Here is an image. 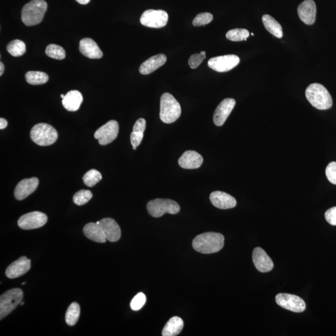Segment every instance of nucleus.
<instances>
[{"instance_id":"obj_1","label":"nucleus","mask_w":336,"mask_h":336,"mask_svg":"<svg viewBox=\"0 0 336 336\" xmlns=\"http://www.w3.org/2000/svg\"><path fill=\"white\" fill-rule=\"evenodd\" d=\"M223 235L215 232H206L198 235L192 241L195 251L203 254L217 253L223 247Z\"/></svg>"},{"instance_id":"obj_2","label":"nucleus","mask_w":336,"mask_h":336,"mask_svg":"<svg viewBox=\"0 0 336 336\" xmlns=\"http://www.w3.org/2000/svg\"><path fill=\"white\" fill-rule=\"evenodd\" d=\"M305 95L311 104L318 110H327L332 105L329 92L320 83L311 84L307 87Z\"/></svg>"},{"instance_id":"obj_3","label":"nucleus","mask_w":336,"mask_h":336,"mask_svg":"<svg viewBox=\"0 0 336 336\" xmlns=\"http://www.w3.org/2000/svg\"><path fill=\"white\" fill-rule=\"evenodd\" d=\"M47 9L44 0H32L22 8L21 20L27 26H35L43 21Z\"/></svg>"},{"instance_id":"obj_4","label":"nucleus","mask_w":336,"mask_h":336,"mask_svg":"<svg viewBox=\"0 0 336 336\" xmlns=\"http://www.w3.org/2000/svg\"><path fill=\"white\" fill-rule=\"evenodd\" d=\"M181 114L180 104L173 95L169 93L162 95L160 101V113L159 117L164 123L175 122Z\"/></svg>"},{"instance_id":"obj_5","label":"nucleus","mask_w":336,"mask_h":336,"mask_svg":"<svg viewBox=\"0 0 336 336\" xmlns=\"http://www.w3.org/2000/svg\"><path fill=\"white\" fill-rule=\"evenodd\" d=\"M31 139L41 147L54 144L58 138V131L51 125L41 123L34 126L30 133Z\"/></svg>"},{"instance_id":"obj_6","label":"nucleus","mask_w":336,"mask_h":336,"mask_svg":"<svg viewBox=\"0 0 336 336\" xmlns=\"http://www.w3.org/2000/svg\"><path fill=\"white\" fill-rule=\"evenodd\" d=\"M23 293L19 288H14L6 291L0 297V319L7 317L21 303Z\"/></svg>"},{"instance_id":"obj_7","label":"nucleus","mask_w":336,"mask_h":336,"mask_svg":"<svg viewBox=\"0 0 336 336\" xmlns=\"http://www.w3.org/2000/svg\"><path fill=\"white\" fill-rule=\"evenodd\" d=\"M147 211L153 217H160L165 214H176L180 206L176 201L166 199H156L148 202Z\"/></svg>"},{"instance_id":"obj_8","label":"nucleus","mask_w":336,"mask_h":336,"mask_svg":"<svg viewBox=\"0 0 336 336\" xmlns=\"http://www.w3.org/2000/svg\"><path fill=\"white\" fill-rule=\"evenodd\" d=\"M168 14L166 11L158 10H148L142 14L140 22L145 26L152 28L164 27L167 23Z\"/></svg>"},{"instance_id":"obj_9","label":"nucleus","mask_w":336,"mask_h":336,"mask_svg":"<svg viewBox=\"0 0 336 336\" xmlns=\"http://www.w3.org/2000/svg\"><path fill=\"white\" fill-rule=\"evenodd\" d=\"M275 300L278 306L295 313H302L306 309L303 299L296 295L287 293H279L276 296Z\"/></svg>"},{"instance_id":"obj_10","label":"nucleus","mask_w":336,"mask_h":336,"mask_svg":"<svg viewBox=\"0 0 336 336\" xmlns=\"http://www.w3.org/2000/svg\"><path fill=\"white\" fill-rule=\"evenodd\" d=\"M119 131V123L116 120H110L95 131L94 137L99 140L100 145H106L117 138Z\"/></svg>"},{"instance_id":"obj_11","label":"nucleus","mask_w":336,"mask_h":336,"mask_svg":"<svg viewBox=\"0 0 336 336\" xmlns=\"http://www.w3.org/2000/svg\"><path fill=\"white\" fill-rule=\"evenodd\" d=\"M240 63V58L235 55H226L213 58L208 61L210 68L218 72L231 71Z\"/></svg>"},{"instance_id":"obj_12","label":"nucleus","mask_w":336,"mask_h":336,"mask_svg":"<svg viewBox=\"0 0 336 336\" xmlns=\"http://www.w3.org/2000/svg\"><path fill=\"white\" fill-rule=\"evenodd\" d=\"M47 222V215L43 212L35 211L22 215L19 218L18 225L22 229L32 230L41 228Z\"/></svg>"},{"instance_id":"obj_13","label":"nucleus","mask_w":336,"mask_h":336,"mask_svg":"<svg viewBox=\"0 0 336 336\" xmlns=\"http://www.w3.org/2000/svg\"><path fill=\"white\" fill-rule=\"evenodd\" d=\"M235 100L233 99H224L220 102V104L218 105L216 110H215L214 117V124L217 127H220L224 124L226 120L231 114L235 105Z\"/></svg>"},{"instance_id":"obj_14","label":"nucleus","mask_w":336,"mask_h":336,"mask_svg":"<svg viewBox=\"0 0 336 336\" xmlns=\"http://www.w3.org/2000/svg\"><path fill=\"white\" fill-rule=\"evenodd\" d=\"M252 259L255 267L260 272L267 273L273 268L272 260L262 248L257 247L254 249L252 254Z\"/></svg>"},{"instance_id":"obj_15","label":"nucleus","mask_w":336,"mask_h":336,"mask_svg":"<svg viewBox=\"0 0 336 336\" xmlns=\"http://www.w3.org/2000/svg\"><path fill=\"white\" fill-rule=\"evenodd\" d=\"M39 180L38 178H32L22 179L17 184L15 189V197L17 200L21 201L32 194L38 188Z\"/></svg>"},{"instance_id":"obj_16","label":"nucleus","mask_w":336,"mask_h":336,"mask_svg":"<svg viewBox=\"0 0 336 336\" xmlns=\"http://www.w3.org/2000/svg\"><path fill=\"white\" fill-rule=\"evenodd\" d=\"M104 232L106 240L111 242H117L121 237V229L116 220L111 218H105L98 221Z\"/></svg>"},{"instance_id":"obj_17","label":"nucleus","mask_w":336,"mask_h":336,"mask_svg":"<svg viewBox=\"0 0 336 336\" xmlns=\"http://www.w3.org/2000/svg\"><path fill=\"white\" fill-rule=\"evenodd\" d=\"M31 260L26 257H21L10 265L6 270V276L10 279L20 277L30 270Z\"/></svg>"},{"instance_id":"obj_18","label":"nucleus","mask_w":336,"mask_h":336,"mask_svg":"<svg viewBox=\"0 0 336 336\" xmlns=\"http://www.w3.org/2000/svg\"><path fill=\"white\" fill-rule=\"evenodd\" d=\"M298 14L301 20L307 25L315 23L316 16V6L313 0H305L298 7Z\"/></svg>"},{"instance_id":"obj_19","label":"nucleus","mask_w":336,"mask_h":336,"mask_svg":"<svg viewBox=\"0 0 336 336\" xmlns=\"http://www.w3.org/2000/svg\"><path fill=\"white\" fill-rule=\"evenodd\" d=\"M210 200L213 205L220 209H232L237 205L233 196L222 191L212 192L210 195Z\"/></svg>"},{"instance_id":"obj_20","label":"nucleus","mask_w":336,"mask_h":336,"mask_svg":"<svg viewBox=\"0 0 336 336\" xmlns=\"http://www.w3.org/2000/svg\"><path fill=\"white\" fill-rule=\"evenodd\" d=\"M203 158L195 151H187L178 160L179 166L184 169L194 170L200 167L203 164Z\"/></svg>"},{"instance_id":"obj_21","label":"nucleus","mask_w":336,"mask_h":336,"mask_svg":"<svg viewBox=\"0 0 336 336\" xmlns=\"http://www.w3.org/2000/svg\"><path fill=\"white\" fill-rule=\"evenodd\" d=\"M79 50L81 53L89 59H100L103 52L95 42L91 38H83L80 41Z\"/></svg>"},{"instance_id":"obj_22","label":"nucleus","mask_w":336,"mask_h":336,"mask_svg":"<svg viewBox=\"0 0 336 336\" xmlns=\"http://www.w3.org/2000/svg\"><path fill=\"white\" fill-rule=\"evenodd\" d=\"M167 60L166 56L160 54L151 57L139 67V71L143 75H148L163 66Z\"/></svg>"},{"instance_id":"obj_23","label":"nucleus","mask_w":336,"mask_h":336,"mask_svg":"<svg viewBox=\"0 0 336 336\" xmlns=\"http://www.w3.org/2000/svg\"><path fill=\"white\" fill-rule=\"evenodd\" d=\"M82 102V95L78 91H71L67 92L62 101L64 107L69 111L78 110Z\"/></svg>"},{"instance_id":"obj_24","label":"nucleus","mask_w":336,"mask_h":336,"mask_svg":"<svg viewBox=\"0 0 336 336\" xmlns=\"http://www.w3.org/2000/svg\"><path fill=\"white\" fill-rule=\"evenodd\" d=\"M84 235L89 239L95 242L105 243L106 239L102 228L99 223L91 222L86 224L83 229Z\"/></svg>"},{"instance_id":"obj_25","label":"nucleus","mask_w":336,"mask_h":336,"mask_svg":"<svg viewBox=\"0 0 336 336\" xmlns=\"http://www.w3.org/2000/svg\"><path fill=\"white\" fill-rule=\"evenodd\" d=\"M184 321L181 318L175 316L170 319L165 325L162 331V336H175L182 331Z\"/></svg>"},{"instance_id":"obj_26","label":"nucleus","mask_w":336,"mask_h":336,"mask_svg":"<svg viewBox=\"0 0 336 336\" xmlns=\"http://www.w3.org/2000/svg\"><path fill=\"white\" fill-rule=\"evenodd\" d=\"M262 21L266 30L271 35L278 38H282L284 36L282 27L278 21H276L273 17L265 15L262 17Z\"/></svg>"},{"instance_id":"obj_27","label":"nucleus","mask_w":336,"mask_h":336,"mask_svg":"<svg viewBox=\"0 0 336 336\" xmlns=\"http://www.w3.org/2000/svg\"><path fill=\"white\" fill-rule=\"evenodd\" d=\"M25 78L28 83L33 86L42 85L49 80L48 75L46 73L39 71L27 72Z\"/></svg>"},{"instance_id":"obj_28","label":"nucleus","mask_w":336,"mask_h":336,"mask_svg":"<svg viewBox=\"0 0 336 336\" xmlns=\"http://www.w3.org/2000/svg\"><path fill=\"white\" fill-rule=\"evenodd\" d=\"M80 308L77 302L70 304L66 314V322L70 326H73L77 323L79 318Z\"/></svg>"},{"instance_id":"obj_29","label":"nucleus","mask_w":336,"mask_h":336,"mask_svg":"<svg viewBox=\"0 0 336 336\" xmlns=\"http://www.w3.org/2000/svg\"><path fill=\"white\" fill-rule=\"evenodd\" d=\"M7 49L11 55L19 57L26 52V47L23 41L15 39L8 44Z\"/></svg>"},{"instance_id":"obj_30","label":"nucleus","mask_w":336,"mask_h":336,"mask_svg":"<svg viewBox=\"0 0 336 336\" xmlns=\"http://www.w3.org/2000/svg\"><path fill=\"white\" fill-rule=\"evenodd\" d=\"M102 176L101 173L96 170L92 169L89 171L83 176V181L87 186L92 187L96 185L102 180Z\"/></svg>"},{"instance_id":"obj_31","label":"nucleus","mask_w":336,"mask_h":336,"mask_svg":"<svg viewBox=\"0 0 336 336\" xmlns=\"http://www.w3.org/2000/svg\"><path fill=\"white\" fill-rule=\"evenodd\" d=\"M250 36V33L245 29H234L229 31L226 38L230 41L239 42L246 41Z\"/></svg>"},{"instance_id":"obj_32","label":"nucleus","mask_w":336,"mask_h":336,"mask_svg":"<svg viewBox=\"0 0 336 336\" xmlns=\"http://www.w3.org/2000/svg\"><path fill=\"white\" fill-rule=\"evenodd\" d=\"M46 54L48 57L55 60H62L66 57L65 50L58 45L51 44L46 47Z\"/></svg>"},{"instance_id":"obj_33","label":"nucleus","mask_w":336,"mask_h":336,"mask_svg":"<svg viewBox=\"0 0 336 336\" xmlns=\"http://www.w3.org/2000/svg\"><path fill=\"white\" fill-rule=\"evenodd\" d=\"M92 193L89 190H80L79 191L75 193L73 197V201L77 206H82L91 200L92 198Z\"/></svg>"},{"instance_id":"obj_34","label":"nucleus","mask_w":336,"mask_h":336,"mask_svg":"<svg viewBox=\"0 0 336 336\" xmlns=\"http://www.w3.org/2000/svg\"><path fill=\"white\" fill-rule=\"evenodd\" d=\"M213 20V15L210 13H202L195 16L192 24L194 26H205Z\"/></svg>"},{"instance_id":"obj_35","label":"nucleus","mask_w":336,"mask_h":336,"mask_svg":"<svg viewBox=\"0 0 336 336\" xmlns=\"http://www.w3.org/2000/svg\"><path fill=\"white\" fill-rule=\"evenodd\" d=\"M146 301H147V297L145 294L139 293L131 300L130 307L133 311L139 310L144 306Z\"/></svg>"},{"instance_id":"obj_36","label":"nucleus","mask_w":336,"mask_h":336,"mask_svg":"<svg viewBox=\"0 0 336 336\" xmlns=\"http://www.w3.org/2000/svg\"><path fill=\"white\" fill-rule=\"evenodd\" d=\"M206 58L205 51H202L200 54H193L189 58L188 61L189 66L192 69L198 68Z\"/></svg>"},{"instance_id":"obj_37","label":"nucleus","mask_w":336,"mask_h":336,"mask_svg":"<svg viewBox=\"0 0 336 336\" xmlns=\"http://www.w3.org/2000/svg\"><path fill=\"white\" fill-rule=\"evenodd\" d=\"M326 175L330 183L336 185V162H331L327 165Z\"/></svg>"},{"instance_id":"obj_38","label":"nucleus","mask_w":336,"mask_h":336,"mask_svg":"<svg viewBox=\"0 0 336 336\" xmlns=\"http://www.w3.org/2000/svg\"><path fill=\"white\" fill-rule=\"evenodd\" d=\"M325 218L330 225L336 226V207L327 210L325 213Z\"/></svg>"},{"instance_id":"obj_39","label":"nucleus","mask_w":336,"mask_h":336,"mask_svg":"<svg viewBox=\"0 0 336 336\" xmlns=\"http://www.w3.org/2000/svg\"><path fill=\"white\" fill-rule=\"evenodd\" d=\"M146 124H147V122H146L144 119H139L134 123L133 128V132L144 134L146 128Z\"/></svg>"},{"instance_id":"obj_40","label":"nucleus","mask_w":336,"mask_h":336,"mask_svg":"<svg viewBox=\"0 0 336 336\" xmlns=\"http://www.w3.org/2000/svg\"><path fill=\"white\" fill-rule=\"evenodd\" d=\"M143 138H144V134L137 133L132 131L130 135L131 145L133 147H138L141 144Z\"/></svg>"},{"instance_id":"obj_41","label":"nucleus","mask_w":336,"mask_h":336,"mask_svg":"<svg viewBox=\"0 0 336 336\" xmlns=\"http://www.w3.org/2000/svg\"><path fill=\"white\" fill-rule=\"evenodd\" d=\"M7 126L8 122L7 120H6L5 119H3V118H1V119H0V129L3 130V129H5L6 127H7Z\"/></svg>"},{"instance_id":"obj_42","label":"nucleus","mask_w":336,"mask_h":336,"mask_svg":"<svg viewBox=\"0 0 336 336\" xmlns=\"http://www.w3.org/2000/svg\"><path fill=\"white\" fill-rule=\"evenodd\" d=\"M76 1L81 5L88 4L91 0H76Z\"/></svg>"},{"instance_id":"obj_43","label":"nucleus","mask_w":336,"mask_h":336,"mask_svg":"<svg viewBox=\"0 0 336 336\" xmlns=\"http://www.w3.org/2000/svg\"><path fill=\"white\" fill-rule=\"evenodd\" d=\"M4 71H5V67L4 64H3V63H2L1 62V63H0V75H1V76L3 75V74H4Z\"/></svg>"},{"instance_id":"obj_44","label":"nucleus","mask_w":336,"mask_h":336,"mask_svg":"<svg viewBox=\"0 0 336 336\" xmlns=\"http://www.w3.org/2000/svg\"><path fill=\"white\" fill-rule=\"evenodd\" d=\"M64 97H65V95L63 94L61 95V97L62 98V99H64Z\"/></svg>"},{"instance_id":"obj_45","label":"nucleus","mask_w":336,"mask_h":336,"mask_svg":"<svg viewBox=\"0 0 336 336\" xmlns=\"http://www.w3.org/2000/svg\"><path fill=\"white\" fill-rule=\"evenodd\" d=\"M24 303V302H21V303H20L21 306H22V305H23Z\"/></svg>"},{"instance_id":"obj_46","label":"nucleus","mask_w":336,"mask_h":336,"mask_svg":"<svg viewBox=\"0 0 336 336\" xmlns=\"http://www.w3.org/2000/svg\"><path fill=\"white\" fill-rule=\"evenodd\" d=\"M136 148H137L136 147H133V149L134 150H135L136 149Z\"/></svg>"},{"instance_id":"obj_47","label":"nucleus","mask_w":336,"mask_h":336,"mask_svg":"<svg viewBox=\"0 0 336 336\" xmlns=\"http://www.w3.org/2000/svg\"><path fill=\"white\" fill-rule=\"evenodd\" d=\"M25 284H26V282L22 283V284L21 285H24Z\"/></svg>"},{"instance_id":"obj_48","label":"nucleus","mask_w":336,"mask_h":336,"mask_svg":"<svg viewBox=\"0 0 336 336\" xmlns=\"http://www.w3.org/2000/svg\"><path fill=\"white\" fill-rule=\"evenodd\" d=\"M251 36H254V33H251Z\"/></svg>"}]
</instances>
